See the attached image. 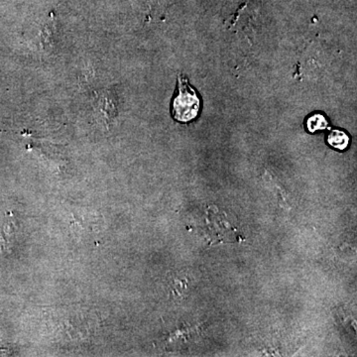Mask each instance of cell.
Masks as SVG:
<instances>
[{"instance_id":"3","label":"cell","mask_w":357,"mask_h":357,"mask_svg":"<svg viewBox=\"0 0 357 357\" xmlns=\"http://www.w3.org/2000/svg\"><path fill=\"white\" fill-rule=\"evenodd\" d=\"M306 127L310 132L324 130L327 127V120L322 114L315 113L311 116L306 120Z\"/></svg>"},{"instance_id":"1","label":"cell","mask_w":357,"mask_h":357,"mask_svg":"<svg viewBox=\"0 0 357 357\" xmlns=\"http://www.w3.org/2000/svg\"><path fill=\"white\" fill-rule=\"evenodd\" d=\"M201 100L186 77L178 75V89L172 102V116L178 122L186 123L198 116Z\"/></svg>"},{"instance_id":"2","label":"cell","mask_w":357,"mask_h":357,"mask_svg":"<svg viewBox=\"0 0 357 357\" xmlns=\"http://www.w3.org/2000/svg\"><path fill=\"white\" fill-rule=\"evenodd\" d=\"M329 145L338 150H345L349 146V137L342 130H333L327 136Z\"/></svg>"}]
</instances>
